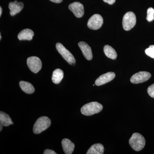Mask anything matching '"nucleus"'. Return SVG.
<instances>
[{"label": "nucleus", "mask_w": 154, "mask_h": 154, "mask_svg": "<svg viewBox=\"0 0 154 154\" xmlns=\"http://www.w3.org/2000/svg\"><path fill=\"white\" fill-rule=\"evenodd\" d=\"M103 109V106L99 102H90L84 105L81 108V113L83 115L92 116L101 112Z\"/></svg>", "instance_id": "nucleus-1"}, {"label": "nucleus", "mask_w": 154, "mask_h": 154, "mask_svg": "<svg viewBox=\"0 0 154 154\" xmlns=\"http://www.w3.org/2000/svg\"><path fill=\"white\" fill-rule=\"evenodd\" d=\"M129 143L131 147L136 151H140L144 147L146 144L145 138L138 133H135L130 138Z\"/></svg>", "instance_id": "nucleus-2"}, {"label": "nucleus", "mask_w": 154, "mask_h": 154, "mask_svg": "<svg viewBox=\"0 0 154 154\" xmlns=\"http://www.w3.org/2000/svg\"><path fill=\"white\" fill-rule=\"evenodd\" d=\"M51 124L50 119L46 116H42L36 120L33 128V133L39 134L48 128Z\"/></svg>", "instance_id": "nucleus-3"}, {"label": "nucleus", "mask_w": 154, "mask_h": 154, "mask_svg": "<svg viewBox=\"0 0 154 154\" xmlns=\"http://www.w3.org/2000/svg\"><path fill=\"white\" fill-rule=\"evenodd\" d=\"M57 50L65 60L71 65L74 66L76 60L74 57L61 43H57L56 45Z\"/></svg>", "instance_id": "nucleus-4"}, {"label": "nucleus", "mask_w": 154, "mask_h": 154, "mask_svg": "<svg viewBox=\"0 0 154 154\" xmlns=\"http://www.w3.org/2000/svg\"><path fill=\"white\" fill-rule=\"evenodd\" d=\"M136 23V17L133 12H128L125 14L122 19V26L126 31L130 30Z\"/></svg>", "instance_id": "nucleus-5"}, {"label": "nucleus", "mask_w": 154, "mask_h": 154, "mask_svg": "<svg viewBox=\"0 0 154 154\" xmlns=\"http://www.w3.org/2000/svg\"><path fill=\"white\" fill-rule=\"evenodd\" d=\"M27 65L31 72L37 73L41 70L42 63L39 58L37 57H30L27 60Z\"/></svg>", "instance_id": "nucleus-6"}, {"label": "nucleus", "mask_w": 154, "mask_h": 154, "mask_svg": "<svg viewBox=\"0 0 154 154\" xmlns=\"http://www.w3.org/2000/svg\"><path fill=\"white\" fill-rule=\"evenodd\" d=\"M103 23V19L99 14H94L89 19L88 23V28L92 30H96L102 27Z\"/></svg>", "instance_id": "nucleus-7"}, {"label": "nucleus", "mask_w": 154, "mask_h": 154, "mask_svg": "<svg viewBox=\"0 0 154 154\" xmlns=\"http://www.w3.org/2000/svg\"><path fill=\"white\" fill-rule=\"evenodd\" d=\"M151 75L147 72H140L135 74L130 79L131 83L134 84H140L144 82L149 79Z\"/></svg>", "instance_id": "nucleus-8"}, {"label": "nucleus", "mask_w": 154, "mask_h": 154, "mask_svg": "<svg viewBox=\"0 0 154 154\" xmlns=\"http://www.w3.org/2000/svg\"><path fill=\"white\" fill-rule=\"evenodd\" d=\"M69 8L77 18H81L85 14L84 6L78 2H75L70 4Z\"/></svg>", "instance_id": "nucleus-9"}, {"label": "nucleus", "mask_w": 154, "mask_h": 154, "mask_svg": "<svg viewBox=\"0 0 154 154\" xmlns=\"http://www.w3.org/2000/svg\"><path fill=\"white\" fill-rule=\"evenodd\" d=\"M116 75L113 72H108L99 77L95 82V85L99 86L109 82L115 78Z\"/></svg>", "instance_id": "nucleus-10"}, {"label": "nucleus", "mask_w": 154, "mask_h": 154, "mask_svg": "<svg viewBox=\"0 0 154 154\" xmlns=\"http://www.w3.org/2000/svg\"><path fill=\"white\" fill-rule=\"evenodd\" d=\"M78 45L86 59L88 60H91L93 58V54L91 47L84 42H80Z\"/></svg>", "instance_id": "nucleus-11"}, {"label": "nucleus", "mask_w": 154, "mask_h": 154, "mask_svg": "<svg viewBox=\"0 0 154 154\" xmlns=\"http://www.w3.org/2000/svg\"><path fill=\"white\" fill-rule=\"evenodd\" d=\"M24 8V4L22 2H18L17 1L11 2L9 4V8L10 10V14L11 16H14L20 13Z\"/></svg>", "instance_id": "nucleus-12"}, {"label": "nucleus", "mask_w": 154, "mask_h": 154, "mask_svg": "<svg viewBox=\"0 0 154 154\" xmlns=\"http://www.w3.org/2000/svg\"><path fill=\"white\" fill-rule=\"evenodd\" d=\"M62 145L66 154H71L74 150V144L68 139H63L62 141Z\"/></svg>", "instance_id": "nucleus-13"}, {"label": "nucleus", "mask_w": 154, "mask_h": 154, "mask_svg": "<svg viewBox=\"0 0 154 154\" xmlns=\"http://www.w3.org/2000/svg\"><path fill=\"white\" fill-rule=\"evenodd\" d=\"M34 36V33L33 30L29 29H25L23 30L19 33L18 38L19 40H31L33 39Z\"/></svg>", "instance_id": "nucleus-14"}, {"label": "nucleus", "mask_w": 154, "mask_h": 154, "mask_svg": "<svg viewBox=\"0 0 154 154\" xmlns=\"http://www.w3.org/2000/svg\"><path fill=\"white\" fill-rule=\"evenodd\" d=\"M104 147L101 143H96L91 146L87 152V154H103Z\"/></svg>", "instance_id": "nucleus-15"}, {"label": "nucleus", "mask_w": 154, "mask_h": 154, "mask_svg": "<svg viewBox=\"0 0 154 154\" xmlns=\"http://www.w3.org/2000/svg\"><path fill=\"white\" fill-rule=\"evenodd\" d=\"M19 86L22 91L27 94H32L35 91V89L32 84L28 82L21 81Z\"/></svg>", "instance_id": "nucleus-16"}, {"label": "nucleus", "mask_w": 154, "mask_h": 154, "mask_svg": "<svg viewBox=\"0 0 154 154\" xmlns=\"http://www.w3.org/2000/svg\"><path fill=\"white\" fill-rule=\"evenodd\" d=\"M63 72L59 69H56L53 72L52 81L55 84H58L63 78Z\"/></svg>", "instance_id": "nucleus-17"}, {"label": "nucleus", "mask_w": 154, "mask_h": 154, "mask_svg": "<svg viewBox=\"0 0 154 154\" xmlns=\"http://www.w3.org/2000/svg\"><path fill=\"white\" fill-rule=\"evenodd\" d=\"M104 52L107 57L115 60L117 57V53L114 49L110 45H106L104 47Z\"/></svg>", "instance_id": "nucleus-18"}, {"label": "nucleus", "mask_w": 154, "mask_h": 154, "mask_svg": "<svg viewBox=\"0 0 154 154\" xmlns=\"http://www.w3.org/2000/svg\"><path fill=\"white\" fill-rule=\"evenodd\" d=\"M12 120L10 116L7 113L1 111L0 112V122L3 126H8L11 125Z\"/></svg>", "instance_id": "nucleus-19"}, {"label": "nucleus", "mask_w": 154, "mask_h": 154, "mask_svg": "<svg viewBox=\"0 0 154 154\" xmlns=\"http://www.w3.org/2000/svg\"><path fill=\"white\" fill-rule=\"evenodd\" d=\"M146 19L149 22L154 20V9L152 8H148L147 11Z\"/></svg>", "instance_id": "nucleus-20"}, {"label": "nucleus", "mask_w": 154, "mask_h": 154, "mask_svg": "<svg viewBox=\"0 0 154 154\" xmlns=\"http://www.w3.org/2000/svg\"><path fill=\"white\" fill-rule=\"evenodd\" d=\"M145 53L149 57L154 59V45H151L145 50Z\"/></svg>", "instance_id": "nucleus-21"}, {"label": "nucleus", "mask_w": 154, "mask_h": 154, "mask_svg": "<svg viewBox=\"0 0 154 154\" xmlns=\"http://www.w3.org/2000/svg\"><path fill=\"white\" fill-rule=\"evenodd\" d=\"M147 93L149 96L154 98V84L149 86L147 89Z\"/></svg>", "instance_id": "nucleus-22"}, {"label": "nucleus", "mask_w": 154, "mask_h": 154, "mask_svg": "<svg viewBox=\"0 0 154 154\" xmlns=\"http://www.w3.org/2000/svg\"><path fill=\"white\" fill-rule=\"evenodd\" d=\"M44 154H56L57 153L55 152L53 150H52L48 149H45V150L44 151Z\"/></svg>", "instance_id": "nucleus-23"}, {"label": "nucleus", "mask_w": 154, "mask_h": 154, "mask_svg": "<svg viewBox=\"0 0 154 154\" xmlns=\"http://www.w3.org/2000/svg\"><path fill=\"white\" fill-rule=\"evenodd\" d=\"M103 1L109 4V5H113L115 2L116 0H103Z\"/></svg>", "instance_id": "nucleus-24"}, {"label": "nucleus", "mask_w": 154, "mask_h": 154, "mask_svg": "<svg viewBox=\"0 0 154 154\" xmlns=\"http://www.w3.org/2000/svg\"><path fill=\"white\" fill-rule=\"evenodd\" d=\"M50 1H51V2H53L60 3L62 2L63 0H50Z\"/></svg>", "instance_id": "nucleus-25"}, {"label": "nucleus", "mask_w": 154, "mask_h": 154, "mask_svg": "<svg viewBox=\"0 0 154 154\" xmlns=\"http://www.w3.org/2000/svg\"><path fill=\"white\" fill-rule=\"evenodd\" d=\"M2 7H0V17L2 16Z\"/></svg>", "instance_id": "nucleus-26"}, {"label": "nucleus", "mask_w": 154, "mask_h": 154, "mask_svg": "<svg viewBox=\"0 0 154 154\" xmlns=\"http://www.w3.org/2000/svg\"><path fill=\"white\" fill-rule=\"evenodd\" d=\"M3 126V125L2 124H1V125H0V126H1V128H0V131H2V130Z\"/></svg>", "instance_id": "nucleus-27"}, {"label": "nucleus", "mask_w": 154, "mask_h": 154, "mask_svg": "<svg viewBox=\"0 0 154 154\" xmlns=\"http://www.w3.org/2000/svg\"><path fill=\"white\" fill-rule=\"evenodd\" d=\"M1 39H2V35L0 34V40H1Z\"/></svg>", "instance_id": "nucleus-28"}, {"label": "nucleus", "mask_w": 154, "mask_h": 154, "mask_svg": "<svg viewBox=\"0 0 154 154\" xmlns=\"http://www.w3.org/2000/svg\"><path fill=\"white\" fill-rule=\"evenodd\" d=\"M13 124H14V122H13L12 121V122H11V125H13Z\"/></svg>", "instance_id": "nucleus-29"}]
</instances>
